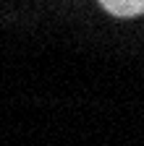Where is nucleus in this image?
I'll return each mask as SVG.
<instances>
[{"label":"nucleus","instance_id":"f257e3e1","mask_svg":"<svg viewBox=\"0 0 144 146\" xmlns=\"http://www.w3.org/2000/svg\"><path fill=\"white\" fill-rule=\"evenodd\" d=\"M100 5L118 18H134L144 13V0H100Z\"/></svg>","mask_w":144,"mask_h":146}]
</instances>
